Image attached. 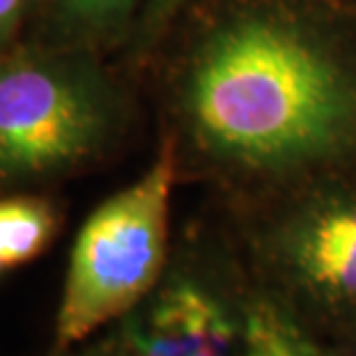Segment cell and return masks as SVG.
I'll use <instances>...</instances> for the list:
<instances>
[{
    "label": "cell",
    "mask_w": 356,
    "mask_h": 356,
    "mask_svg": "<svg viewBox=\"0 0 356 356\" xmlns=\"http://www.w3.org/2000/svg\"><path fill=\"white\" fill-rule=\"evenodd\" d=\"M181 104L202 147L248 170L356 154V70L313 28L276 12H241L202 37Z\"/></svg>",
    "instance_id": "cell-1"
},
{
    "label": "cell",
    "mask_w": 356,
    "mask_h": 356,
    "mask_svg": "<svg viewBox=\"0 0 356 356\" xmlns=\"http://www.w3.org/2000/svg\"><path fill=\"white\" fill-rule=\"evenodd\" d=\"M175 147L97 207L74 241L56 317L53 354L70 352L106 324L120 322L159 285L168 253Z\"/></svg>",
    "instance_id": "cell-2"
},
{
    "label": "cell",
    "mask_w": 356,
    "mask_h": 356,
    "mask_svg": "<svg viewBox=\"0 0 356 356\" xmlns=\"http://www.w3.org/2000/svg\"><path fill=\"white\" fill-rule=\"evenodd\" d=\"M115 118L113 90L88 63L17 44L0 51V186L88 161Z\"/></svg>",
    "instance_id": "cell-3"
},
{
    "label": "cell",
    "mask_w": 356,
    "mask_h": 356,
    "mask_svg": "<svg viewBox=\"0 0 356 356\" xmlns=\"http://www.w3.org/2000/svg\"><path fill=\"white\" fill-rule=\"evenodd\" d=\"M246 313L191 276H170L120 320L118 356H241Z\"/></svg>",
    "instance_id": "cell-4"
},
{
    "label": "cell",
    "mask_w": 356,
    "mask_h": 356,
    "mask_svg": "<svg viewBox=\"0 0 356 356\" xmlns=\"http://www.w3.org/2000/svg\"><path fill=\"white\" fill-rule=\"evenodd\" d=\"M292 287L333 315H356V193H329L292 211L274 234Z\"/></svg>",
    "instance_id": "cell-5"
},
{
    "label": "cell",
    "mask_w": 356,
    "mask_h": 356,
    "mask_svg": "<svg viewBox=\"0 0 356 356\" xmlns=\"http://www.w3.org/2000/svg\"><path fill=\"white\" fill-rule=\"evenodd\" d=\"M60 216L42 195L0 198V276L40 257L56 239Z\"/></svg>",
    "instance_id": "cell-6"
},
{
    "label": "cell",
    "mask_w": 356,
    "mask_h": 356,
    "mask_svg": "<svg viewBox=\"0 0 356 356\" xmlns=\"http://www.w3.org/2000/svg\"><path fill=\"white\" fill-rule=\"evenodd\" d=\"M40 3V0H37ZM47 21L63 42L95 44L122 28L138 0H42Z\"/></svg>",
    "instance_id": "cell-7"
},
{
    "label": "cell",
    "mask_w": 356,
    "mask_h": 356,
    "mask_svg": "<svg viewBox=\"0 0 356 356\" xmlns=\"http://www.w3.org/2000/svg\"><path fill=\"white\" fill-rule=\"evenodd\" d=\"M241 356H322L290 315L269 301L246 310Z\"/></svg>",
    "instance_id": "cell-8"
},
{
    "label": "cell",
    "mask_w": 356,
    "mask_h": 356,
    "mask_svg": "<svg viewBox=\"0 0 356 356\" xmlns=\"http://www.w3.org/2000/svg\"><path fill=\"white\" fill-rule=\"evenodd\" d=\"M37 0H0V51L14 47Z\"/></svg>",
    "instance_id": "cell-9"
},
{
    "label": "cell",
    "mask_w": 356,
    "mask_h": 356,
    "mask_svg": "<svg viewBox=\"0 0 356 356\" xmlns=\"http://www.w3.org/2000/svg\"><path fill=\"white\" fill-rule=\"evenodd\" d=\"M179 0H152L147 7V12H145V26L147 30H152L159 21H163L168 14L175 10Z\"/></svg>",
    "instance_id": "cell-10"
},
{
    "label": "cell",
    "mask_w": 356,
    "mask_h": 356,
    "mask_svg": "<svg viewBox=\"0 0 356 356\" xmlns=\"http://www.w3.org/2000/svg\"><path fill=\"white\" fill-rule=\"evenodd\" d=\"M53 356H118V352L106 343L102 350H92V352H86V354H67V352H60V354H53Z\"/></svg>",
    "instance_id": "cell-11"
}]
</instances>
